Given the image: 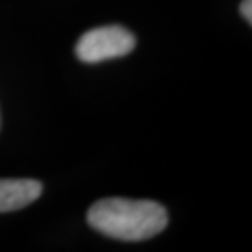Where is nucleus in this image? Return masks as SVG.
I'll use <instances>...</instances> for the list:
<instances>
[{
  "label": "nucleus",
  "mask_w": 252,
  "mask_h": 252,
  "mask_svg": "<svg viewBox=\"0 0 252 252\" xmlns=\"http://www.w3.org/2000/svg\"><path fill=\"white\" fill-rule=\"evenodd\" d=\"M241 15L251 23L252 22V0H243L241 2Z\"/></svg>",
  "instance_id": "4"
},
{
  "label": "nucleus",
  "mask_w": 252,
  "mask_h": 252,
  "mask_svg": "<svg viewBox=\"0 0 252 252\" xmlns=\"http://www.w3.org/2000/svg\"><path fill=\"white\" fill-rule=\"evenodd\" d=\"M134 46L136 38L128 28L108 25L84 33L75 44V56L85 64H98L126 56Z\"/></svg>",
  "instance_id": "2"
},
{
  "label": "nucleus",
  "mask_w": 252,
  "mask_h": 252,
  "mask_svg": "<svg viewBox=\"0 0 252 252\" xmlns=\"http://www.w3.org/2000/svg\"><path fill=\"white\" fill-rule=\"evenodd\" d=\"M43 185L34 179H0V213L22 210L41 196Z\"/></svg>",
  "instance_id": "3"
},
{
  "label": "nucleus",
  "mask_w": 252,
  "mask_h": 252,
  "mask_svg": "<svg viewBox=\"0 0 252 252\" xmlns=\"http://www.w3.org/2000/svg\"><path fill=\"white\" fill-rule=\"evenodd\" d=\"M87 223L108 238L134 243L162 233L169 216L158 201L113 196L98 200L90 206Z\"/></svg>",
  "instance_id": "1"
}]
</instances>
